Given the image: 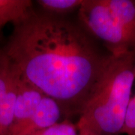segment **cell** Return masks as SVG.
<instances>
[{
  "label": "cell",
  "mask_w": 135,
  "mask_h": 135,
  "mask_svg": "<svg viewBox=\"0 0 135 135\" xmlns=\"http://www.w3.org/2000/svg\"><path fill=\"white\" fill-rule=\"evenodd\" d=\"M20 77L80 116L106 66L104 55L80 25L32 10L14 25L2 48Z\"/></svg>",
  "instance_id": "cell-1"
},
{
  "label": "cell",
  "mask_w": 135,
  "mask_h": 135,
  "mask_svg": "<svg viewBox=\"0 0 135 135\" xmlns=\"http://www.w3.org/2000/svg\"><path fill=\"white\" fill-rule=\"evenodd\" d=\"M135 80V50L111 55L76 123L79 135H121Z\"/></svg>",
  "instance_id": "cell-2"
},
{
  "label": "cell",
  "mask_w": 135,
  "mask_h": 135,
  "mask_svg": "<svg viewBox=\"0 0 135 135\" xmlns=\"http://www.w3.org/2000/svg\"><path fill=\"white\" fill-rule=\"evenodd\" d=\"M77 13L83 29L100 40L110 54L135 50V44L111 12L106 0H83Z\"/></svg>",
  "instance_id": "cell-3"
},
{
  "label": "cell",
  "mask_w": 135,
  "mask_h": 135,
  "mask_svg": "<svg viewBox=\"0 0 135 135\" xmlns=\"http://www.w3.org/2000/svg\"><path fill=\"white\" fill-rule=\"evenodd\" d=\"M44 96L39 89L25 81L18 74L15 113L8 135H23Z\"/></svg>",
  "instance_id": "cell-4"
},
{
  "label": "cell",
  "mask_w": 135,
  "mask_h": 135,
  "mask_svg": "<svg viewBox=\"0 0 135 135\" xmlns=\"http://www.w3.org/2000/svg\"><path fill=\"white\" fill-rule=\"evenodd\" d=\"M33 9L32 1L0 0V34L6 25L19 23Z\"/></svg>",
  "instance_id": "cell-5"
},
{
  "label": "cell",
  "mask_w": 135,
  "mask_h": 135,
  "mask_svg": "<svg viewBox=\"0 0 135 135\" xmlns=\"http://www.w3.org/2000/svg\"><path fill=\"white\" fill-rule=\"evenodd\" d=\"M106 3L135 44V0H106Z\"/></svg>",
  "instance_id": "cell-6"
},
{
  "label": "cell",
  "mask_w": 135,
  "mask_h": 135,
  "mask_svg": "<svg viewBox=\"0 0 135 135\" xmlns=\"http://www.w3.org/2000/svg\"><path fill=\"white\" fill-rule=\"evenodd\" d=\"M83 0H38L36 3L47 14L60 16L67 15L80 8Z\"/></svg>",
  "instance_id": "cell-7"
},
{
  "label": "cell",
  "mask_w": 135,
  "mask_h": 135,
  "mask_svg": "<svg viewBox=\"0 0 135 135\" xmlns=\"http://www.w3.org/2000/svg\"><path fill=\"white\" fill-rule=\"evenodd\" d=\"M15 69L8 58L0 49V117L4 107L5 100L10 85L15 76Z\"/></svg>",
  "instance_id": "cell-8"
},
{
  "label": "cell",
  "mask_w": 135,
  "mask_h": 135,
  "mask_svg": "<svg viewBox=\"0 0 135 135\" xmlns=\"http://www.w3.org/2000/svg\"><path fill=\"white\" fill-rule=\"evenodd\" d=\"M29 135H79L76 124L65 119L62 122Z\"/></svg>",
  "instance_id": "cell-9"
},
{
  "label": "cell",
  "mask_w": 135,
  "mask_h": 135,
  "mask_svg": "<svg viewBox=\"0 0 135 135\" xmlns=\"http://www.w3.org/2000/svg\"><path fill=\"white\" fill-rule=\"evenodd\" d=\"M121 134L135 135V95L131 98L128 104Z\"/></svg>",
  "instance_id": "cell-10"
}]
</instances>
